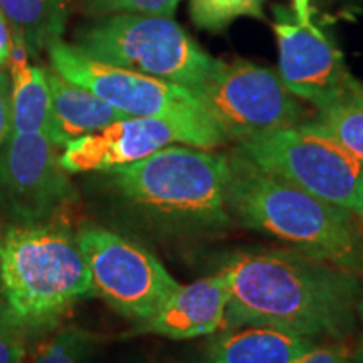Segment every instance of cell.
<instances>
[{
    "label": "cell",
    "mask_w": 363,
    "mask_h": 363,
    "mask_svg": "<svg viewBox=\"0 0 363 363\" xmlns=\"http://www.w3.org/2000/svg\"><path fill=\"white\" fill-rule=\"evenodd\" d=\"M227 326H271L303 337L345 338L355 326L357 272L294 249L235 251L220 266Z\"/></svg>",
    "instance_id": "obj_1"
},
{
    "label": "cell",
    "mask_w": 363,
    "mask_h": 363,
    "mask_svg": "<svg viewBox=\"0 0 363 363\" xmlns=\"http://www.w3.org/2000/svg\"><path fill=\"white\" fill-rule=\"evenodd\" d=\"M272 30L278 39L279 76L294 96L323 111L362 93L363 84L348 71L343 54L313 22L299 24L278 7Z\"/></svg>",
    "instance_id": "obj_11"
},
{
    "label": "cell",
    "mask_w": 363,
    "mask_h": 363,
    "mask_svg": "<svg viewBox=\"0 0 363 363\" xmlns=\"http://www.w3.org/2000/svg\"><path fill=\"white\" fill-rule=\"evenodd\" d=\"M2 234H4V233H0V240H2Z\"/></svg>",
    "instance_id": "obj_28"
},
{
    "label": "cell",
    "mask_w": 363,
    "mask_h": 363,
    "mask_svg": "<svg viewBox=\"0 0 363 363\" xmlns=\"http://www.w3.org/2000/svg\"><path fill=\"white\" fill-rule=\"evenodd\" d=\"M51 69L91 91L128 116L162 118L189 130L201 148H216L227 136L190 88L86 56L74 45L54 39L48 44Z\"/></svg>",
    "instance_id": "obj_6"
},
{
    "label": "cell",
    "mask_w": 363,
    "mask_h": 363,
    "mask_svg": "<svg viewBox=\"0 0 363 363\" xmlns=\"http://www.w3.org/2000/svg\"><path fill=\"white\" fill-rule=\"evenodd\" d=\"M93 348V335L69 326L48 340L29 363H89Z\"/></svg>",
    "instance_id": "obj_20"
},
{
    "label": "cell",
    "mask_w": 363,
    "mask_h": 363,
    "mask_svg": "<svg viewBox=\"0 0 363 363\" xmlns=\"http://www.w3.org/2000/svg\"><path fill=\"white\" fill-rule=\"evenodd\" d=\"M27 333L0 305V363H24Z\"/></svg>",
    "instance_id": "obj_22"
},
{
    "label": "cell",
    "mask_w": 363,
    "mask_h": 363,
    "mask_svg": "<svg viewBox=\"0 0 363 363\" xmlns=\"http://www.w3.org/2000/svg\"><path fill=\"white\" fill-rule=\"evenodd\" d=\"M264 0H190V19L199 29L219 33L240 17H264Z\"/></svg>",
    "instance_id": "obj_19"
},
{
    "label": "cell",
    "mask_w": 363,
    "mask_h": 363,
    "mask_svg": "<svg viewBox=\"0 0 363 363\" xmlns=\"http://www.w3.org/2000/svg\"><path fill=\"white\" fill-rule=\"evenodd\" d=\"M74 48L86 56L197 88L225 62L212 57L172 17L116 13L76 33Z\"/></svg>",
    "instance_id": "obj_5"
},
{
    "label": "cell",
    "mask_w": 363,
    "mask_h": 363,
    "mask_svg": "<svg viewBox=\"0 0 363 363\" xmlns=\"http://www.w3.org/2000/svg\"><path fill=\"white\" fill-rule=\"evenodd\" d=\"M315 123L363 162V91L347 101L318 111Z\"/></svg>",
    "instance_id": "obj_18"
},
{
    "label": "cell",
    "mask_w": 363,
    "mask_h": 363,
    "mask_svg": "<svg viewBox=\"0 0 363 363\" xmlns=\"http://www.w3.org/2000/svg\"><path fill=\"white\" fill-rule=\"evenodd\" d=\"M227 160V207L240 224L316 259L353 272L363 269L358 216L269 174L238 150Z\"/></svg>",
    "instance_id": "obj_2"
},
{
    "label": "cell",
    "mask_w": 363,
    "mask_h": 363,
    "mask_svg": "<svg viewBox=\"0 0 363 363\" xmlns=\"http://www.w3.org/2000/svg\"><path fill=\"white\" fill-rule=\"evenodd\" d=\"M76 238L94 294L128 320H148L180 288L157 256L123 235L86 225Z\"/></svg>",
    "instance_id": "obj_8"
},
{
    "label": "cell",
    "mask_w": 363,
    "mask_h": 363,
    "mask_svg": "<svg viewBox=\"0 0 363 363\" xmlns=\"http://www.w3.org/2000/svg\"><path fill=\"white\" fill-rule=\"evenodd\" d=\"M69 0H0V12L9 27L22 35L29 52H39L61 39Z\"/></svg>",
    "instance_id": "obj_17"
},
{
    "label": "cell",
    "mask_w": 363,
    "mask_h": 363,
    "mask_svg": "<svg viewBox=\"0 0 363 363\" xmlns=\"http://www.w3.org/2000/svg\"><path fill=\"white\" fill-rule=\"evenodd\" d=\"M45 74L51 94V123L48 138L57 148H65L72 140L128 116L115 110L91 91L62 78L54 69L45 71Z\"/></svg>",
    "instance_id": "obj_14"
},
{
    "label": "cell",
    "mask_w": 363,
    "mask_h": 363,
    "mask_svg": "<svg viewBox=\"0 0 363 363\" xmlns=\"http://www.w3.org/2000/svg\"><path fill=\"white\" fill-rule=\"evenodd\" d=\"M57 147L44 133H12L0 147V203L22 224L48 222L76 199Z\"/></svg>",
    "instance_id": "obj_10"
},
{
    "label": "cell",
    "mask_w": 363,
    "mask_h": 363,
    "mask_svg": "<svg viewBox=\"0 0 363 363\" xmlns=\"http://www.w3.org/2000/svg\"><path fill=\"white\" fill-rule=\"evenodd\" d=\"M358 316H360V320L363 323V296L360 298V303H358Z\"/></svg>",
    "instance_id": "obj_27"
},
{
    "label": "cell",
    "mask_w": 363,
    "mask_h": 363,
    "mask_svg": "<svg viewBox=\"0 0 363 363\" xmlns=\"http://www.w3.org/2000/svg\"><path fill=\"white\" fill-rule=\"evenodd\" d=\"M291 363H348V352L345 347H313L311 350L294 358Z\"/></svg>",
    "instance_id": "obj_23"
},
{
    "label": "cell",
    "mask_w": 363,
    "mask_h": 363,
    "mask_svg": "<svg viewBox=\"0 0 363 363\" xmlns=\"http://www.w3.org/2000/svg\"><path fill=\"white\" fill-rule=\"evenodd\" d=\"M172 143L197 147L189 130L162 118L126 116L104 128L72 140L59 157L67 174L110 172L152 155Z\"/></svg>",
    "instance_id": "obj_12"
},
{
    "label": "cell",
    "mask_w": 363,
    "mask_h": 363,
    "mask_svg": "<svg viewBox=\"0 0 363 363\" xmlns=\"http://www.w3.org/2000/svg\"><path fill=\"white\" fill-rule=\"evenodd\" d=\"M11 133V78L6 71L0 69V147Z\"/></svg>",
    "instance_id": "obj_24"
},
{
    "label": "cell",
    "mask_w": 363,
    "mask_h": 363,
    "mask_svg": "<svg viewBox=\"0 0 363 363\" xmlns=\"http://www.w3.org/2000/svg\"><path fill=\"white\" fill-rule=\"evenodd\" d=\"M9 54H11V27L4 13L0 12V67L9 62Z\"/></svg>",
    "instance_id": "obj_25"
},
{
    "label": "cell",
    "mask_w": 363,
    "mask_h": 363,
    "mask_svg": "<svg viewBox=\"0 0 363 363\" xmlns=\"http://www.w3.org/2000/svg\"><path fill=\"white\" fill-rule=\"evenodd\" d=\"M227 286L220 272L180 286L148 320L140 321L136 333L187 340L212 333L224 323Z\"/></svg>",
    "instance_id": "obj_13"
},
{
    "label": "cell",
    "mask_w": 363,
    "mask_h": 363,
    "mask_svg": "<svg viewBox=\"0 0 363 363\" xmlns=\"http://www.w3.org/2000/svg\"><path fill=\"white\" fill-rule=\"evenodd\" d=\"M316 347L310 337L271 326L227 331L189 363H291Z\"/></svg>",
    "instance_id": "obj_15"
},
{
    "label": "cell",
    "mask_w": 363,
    "mask_h": 363,
    "mask_svg": "<svg viewBox=\"0 0 363 363\" xmlns=\"http://www.w3.org/2000/svg\"><path fill=\"white\" fill-rule=\"evenodd\" d=\"M108 174L118 195L162 233H219L233 219L225 155L169 145Z\"/></svg>",
    "instance_id": "obj_3"
},
{
    "label": "cell",
    "mask_w": 363,
    "mask_h": 363,
    "mask_svg": "<svg viewBox=\"0 0 363 363\" xmlns=\"http://www.w3.org/2000/svg\"><path fill=\"white\" fill-rule=\"evenodd\" d=\"M180 0H84L91 13H140L174 17Z\"/></svg>",
    "instance_id": "obj_21"
},
{
    "label": "cell",
    "mask_w": 363,
    "mask_h": 363,
    "mask_svg": "<svg viewBox=\"0 0 363 363\" xmlns=\"http://www.w3.org/2000/svg\"><path fill=\"white\" fill-rule=\"evenodd\" d=\"M11 120L13 133H44L51 123L48 74L40 66L11 67Z\"/></svg>",
    "instance_id": "obj_16"
},
{
    "label": "cell",
    "mask_w": 363,
    "mask_h": 363,
    "mask_svg": "<svg viewBox=\"0 0 363 363\" xmlns=\"http://www.w3.org/2000/svg\"><path fill=\"white\" fill-rule=\"evenodd\" d=\"M227 138L239 140L301 125L305 110L269 67L238 59L192 89Z\"/></svg>",
    "instance_id": "obj_9"
},
{
    "label": "cell",
    "mask_w": 363,
    "mask_h": 363,
    "mask_svg": "<svg viewBox=\"0 0 363 363\" xmlns=\"http://www.w3.org/2000/svg\"><path fill=\"white\" fill-rule=\"evenodd\" d=\"M78 238L57 222L9 227L0 240V296L27 335L56 328L81 299L93 296Z\"/></svg>",
    "instance_id": "obj_4"
},
{
    "label": "cell",
    "mask_w": 363,
    "mask_h": 363,
    "mask_svg": "<svg viewBox=\"0 0 363 363\" xmlns=\"http://www.w3.org/2000/svg\"><path fill=\"white\" fill-rule=\"evenodd\" d=\"M238 152L321 201L363 217V162L315 121L239 140Z\"/></svg>",
    "instance_id": "obj_7"
},
{
    "label": "cell",
    "mask_w": 363,
    "mask_h": 363,
    "mask_svg": "<svg viewBox=\"0 0 363 363\" xmlns=\"http://www.w3.org/2000/svg\"><path fill=\"white\" fill-rule=\"evenodd\" d=\"M310 2H311V0H293L294 17H296V21L303 26L311 24Z\"/></svg>",
    "instance_id": "obj_26"
}]
</instances>
